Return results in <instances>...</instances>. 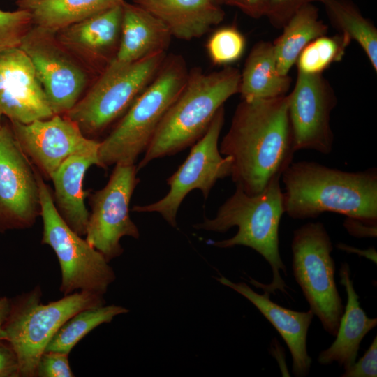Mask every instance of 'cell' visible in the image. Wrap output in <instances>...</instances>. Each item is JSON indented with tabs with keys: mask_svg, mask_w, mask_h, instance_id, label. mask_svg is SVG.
<instances>
[{
	"mask_svg": "<svg viewBox=\"0 0 377 377\" xmlns=\"http://www.w3.org/2000/svg\"><path fill=\"white\" fill-rule=\"evenodd\" d=\"M291 250L293 275L309 309L335 337L344 306L334 279L332 243L324 224L309 222L295 230Z\"/></svg>",
	"mask_w": 377,
	"mask_h": 377,
	"instance_id": "9",
	"label": "cell"
},
{
	"mask_svg": "<svg viewBox=\"0 0 377 377\" xmlns=\"http://www.w3.org/2000/svg\"><path fill=\"white\" fill-rule=\"evenodd\" d=\"M30 59L54 114H64L81 98L93 73L57 39L34 25L19 47Z\"/></svg>",
	"mask_w": 377,
	"mask_h": 377,
	"instance_id": "11",
	"label": "cell"
},
{
	"mask_svg": "<svg viewBox=\"0 0 377 377\" xmlns=\"http://www.w3.org/2000/svg\"><path fill=\"white\" fill-rule=\"evenodd\" d=\"M166 56L163 52L132 63L112 59L64 115L87 138L101 133L126 112L156 77Z\"/></svg>",
	"mask_w": 377,
	"mask_h": 377,
	"instance_id": "7",
	"label": "cell"
},
{
	"mask_svg": "<svg viewBox=\"0 0 377 377\" xmlns=\"http://www.w3.org/2000/svg\"><path fill=\"white\" fill-rule=\"evenodd\" d=\"M269 0H225V4L237 7L254 19L266 16Z\"/></svg>",
	"mask_w": 377,
	"mask_h": 377,
	"instance_id": "35",
	"label": "cell"
},
{
	"mask_svg": "<svg viewBox=\"0 0 377 377\" xmlns=\"http://www.w3.org/2000/svg\"><path fill=\"white\" fill-rule=\"evenodd\" d=\"M377 376V337L376 336L364 355L344 370L341 377Z\"/></svg>",
	"mask_w": 377,
	"mask_h": 377,
	"instance_id": "33",
	"label": "cell"
},
{
	"mask_svg": "<svg viewBox=\"0 0 377 377\" xmlns=\"http://www.w3.org/2000/svg\"><path fill=\"white\" fill-rule=\"evenodd\" d=\"M1 115H2V114H1V111H0V127H1Z\"/></svg>",
	"mask_w": 377,
	"mask_h": 377,
	"instance_id": "41",
	"label": "cell"
},
{
	"mask_svg": "<svg viewBox=\"0 0 377 377\" xmlns=\"http://www.w3.org/2000/svg\"><path fill=\"white\" fill-rule=\"evenodd\" d=\"M217 281L252 303L274 326L286 342L291 354L292 371L297 377L306 376L310 371L311 358L308 354L306 340L309 326L314 314L308 311H293L279 305L269 295L255 292L244 282H233L225 276Z\"/></svg>",
	"mask_w": 377,
	"mask_h": 377,
	"instance_id": "18",
	"label": "cell"
},
{
	"mask_svg": "<svg viewBox=\"0 0 377 377\" xmlns=\"http://www.w3.org/2000/svg\"><path fill=\"white\" fill-rule=\"evenodd\" d=\"M40 214L36 168L10 125L0 127V232L31 227Z\"/></svg>",
	"mask_w": 377,
	"mask_h": 377,
	"instance_id": "13",
	"label": "cell"
},
{
	"mask_svg": "<svg viewBox=\"0 0 377 377\" xmlns=\"http://www.w3.org/2000/svg\"><path fill=\"white\" fill-rule=\"evenodd\" d=\"M121 39L114 60L132 63L166 52L172 35L161 20L135 3L122 4Z\"/></svg>",
	"mask_w": 377,
	"mask_h": 377,
	"instance_id": "21",
	"label": "cell"
},
{
	"mask_svg": "<svg viewBox=\"0 0 377 377\" xmlns=\"http://www.w3.org/2000/svg\"><path fill=\"white\" fill-rule=\"evenodd\" d=\"M188 71L182 56L167 54L151 82L100 142L101 168L135 163L147 149L163 116L183 89Z\"/></svg>",
	"mask_w": 377,
	"mask_h": 377,
	"instance_id": "5",
	"label": "cell"
},
{
	"mask_svg": "<svg viewBox=\"0 0 377 377\" xmlns=\"http://www.w3.org/2000/svg\"><path fill=\"white\" fill-rule=\"evenodd\" d=\"M125 0H26L16 3L31 14L34 25L56 32L122 4Z\"/></svg>",
	"mask_w": 377,
	"mask_h": 377,
	"instance_id": "25",
	"label": "cell"
},
{
	"mask_svg": "<svg viewBox=\"0 0 377 377\" xmlns=\"http://www.w3.org/2000/svg\"><path fill=\"white\" fill-rule=\"evenodd\" d=\"M339 276L340 283L344 286L347 294V304L334 341L320 353L317 360L322 365L336 362L346 370L356 361L360 343L366 334L377 325V318L368 317L361 308L347 263L341 264Z\"/></svg>",
	"mask_w": 377,
	"mask_h": 377,
	"instance_id": "19",
	"label": "cell"
},
{
	"mask_svg": "<svg viewBox=\"0 0 377 377\" xmlns=\"http://www.w3.org/2000/svg\"><path fill=\"white\" fill-rule=\"evenodd\" d=\"M128 309L117 305L98 306L82 309L68 319L54 334L45 351L69 354L73 348L98 325L111 322Z\"/></svg>",
	"mask_w": 377,
	"mask_h": 377,
	"instance_id": "27",
	"label": "cell"
},
{
	"mask_svg": "<svg viewBox=\"0 0 377 377\" xmlns=\"http://www.w3.org/2000/svg\"><path fill=\"white\" fill-rule=\"evenodd\" d=\"M232 160L230 177L251 195L261 193L293 162L295 152L288 95L237 105L219 147Z\"/></svg>",
	"mask_w": 377,
	"mask_h": 377,
	"instance_id": "1",
	"label": "cell"
},
{
	"mask_svg": "<svg viewBox=\"0 0 377 377\" xmlns=\"http://www.w3.org/2000/svg\"><path fill=\"white\" fill-rule=\"evenodd\" d=\"M225 121L224 106L214 117L205 135L194 145L188 156L166 180L168 193L159 200L146 205H135L137 212H157L172 227L181 203L192 191L200 190L207 199L219 179L230 177L232 160L219 151V139Z\"/></svg>",
	"mask_w": 377,
	"mask_h": 377,
	"instance_id": "10",
	"label": "cell"
},
{
	"mask_svg": "<svg viewBox=\"0 0 377 377\" xmlns=\"http://www.w3.org/2000/svg\"><path fill=\"white\" fill-rule=\"evenodd\" d=\"M137 172L135 164H116L106 185L89 195L86 240L108 262L123 253V237H140L129 215L130 201L140 181Z\"/></svg>",
	"mask_w": 377,
	"mask_h": 377,
	"instance_id": "12",
	"label": "cell"
},
{
	"mask_svg": "<svg viewBox=\"0 0 377 377\" xmlns=\"http://www.w3.org/2000/svg\"><path fill=\"white\" fill-rule=\"evenodd\" d=\"M239 82L240 71L232 66L212 73L200 68L189 70L183 89L161 121L137 170L198 142L217 111L239 93Z\"/></svg>",
	"mask_w": 377,
	"mask_h": 377,
	"instance_id": "4",
	"label": "cell"
},
{
	"mask_svg": "<svg viewBox=\"0 0 377 377\" xmlns=\"http://www.w3.org/2000/svg\"><path fill=\"white\" fill-rule=\"evenodd\" d=\"M10 125L23 152L48 179L69 156L98 153L100 142L86 137L77 124L64 114L27 124L10 121Z\"/></svg>",
	"mask_w": 377,
	"mask_h": 377,
	"instance_id": "15",
	"label": "cell"
},
{
	"mask_svg": "<svg viewBox=\"0 0 377 377\" xmlns=\"http://www.w3.org/2000/svg\"><path fill=\"white\" fill-rule=\"evenodd\" d=\"M217 3L220 5L225 4V0H216Z\"/></svg>",
	"mask_w": 377,
	"mask_h": 377,
	"instance_id": "39",
	"label": "cell"
},
{
	"mask_svg": "<svg viewBox=\"0 0 377 377\" xmlns=\"http://www.w3.org/2000/svg\"><path fill=\"white\" fill-rule=\"evenodd\" d=\"M337 247L340 250H343L346 252L353 253L359 256L365 257L376 263V251L374 248L371 247L367 249H360L343 243H339L337 245Z\"/></svg>",
	"mask_w": 377,
	"mask_h": 377,
	"instance_id": "37",
	"label": "cell"
},
{
	"mask_svg": "<svg viewBox=\"0 0 377 377\" xmlns=\"http://www.w3.org/2000/svg\"><path fill=\"white\" fill-rule=\"evenodd\" d=\"M352 40L345 34L322 35L311 40L296 61L297 72L323 74L334 63L341 61Z\"/></svg>",
	"mask_w": 377,
	"mask_h": 377,
	"instance_id": "28",
	"label": "cell"
},
{
	"mask_svg": "<svg viewBox=\"0 0 377 377\" xmlns=\"http://www.w3.org/2000/svg\"><path fill=\"white\" fill-rule=\"evenodd\" d=\"M34 26L31 14L25 9L0 10V53L19 47L22 38Z\"/></svg>",
	"mask_w": 377,
	"mask_h": 377,
	"instance_id": "30",
	"label": "cell"
},
{
	"mask_svg": "<svg viewBox=\"0 0 377 377\" xmlns=\"http://www.w3.org/2000/svg\"><path fill=\"white\" fill-rule=\"evenodd\" d=\"M133 3L161 20L172 37L184 40L202 37L225 17L216 0H133Z\"/></svg>",
	"mask_w": 377,
	"mask_h": 377,
	"instance_id": "20",
	"label": "cell"
},
{
	"mask_svg": "<svg viewBox=\"0 0 377 377\" xmlns=\"http://www.w3.org/2000/svg\"><path fill=\"white\" fill-rule=\"evenodd\" d=\"M0 340V377L20 376L17 356L10 345Z\"/></svg>",
	"mask_w": 377,
	"mask_h": 377,
	"instance_id": "34",
	"label": "cell"
},
{
	"mask_svg": "<svg viewBox=\"0 0 377 377\" xmlns=\"http://www.w3.org/2000/svg\"><path fill=\"white\" fill-rule=\"evenodd\" d=\"M280 179L275 178L261 193L253 195L236 186L234 193L219 207L214 217L205 218L193 225L197 230L222 233L237 227L233 237L212 244L222 249L244 246L260 254L271 267L272 280L268 284L254 279L250 282L269 295L276 290L287 293L281 274L287 275V269L279 252V230L285 213Z\"/></svg>",
	"mask_w": 377,
	"mask_h": 377,
	"instance_id": "3",
	"label": "cell"
},
{
	"mask_svg": "<svg viewBox=\"0 0 377 377\" xmlns=\"http://www.w3.org/2000/svg\"><path fill=\"white\" fill-rule=\"evenodd\" d=\"M122 4L55 32L58 41L98 75L114 59L118 51L121 32Z\"/></svg>",
	"mask_w": 377,
	"mask_h": 377,
	"instance_id": "17",
	"label": "cell"
},
{
	"mask_svg": "<svg viewBox=\"0 0 377 377\" xmlns=\"http://www.w3.org/2000/svg\"><path fill=\"white\" fill-rule=\"evenodd\" d=\"M281 179L284 212L295 219L334 212L377 223V170L348 172L315 161L292 162Z\"/></svg>",
	"mask_w": 377,
	"mask_h": 377,
	"instance_id": "2",
	"label": "cell"
},
{
	"mask_svg": "<svg viewBox=\"0 0 377 377\" xmlns=\"http://www.w3.org/2000/svg\"><path fill=\"white\" fill-rule=\"evenodd\" d=\"M288 95L295 151L307 149L330 154L334 143L330 117L337 100L329 81L323 74L297 72L295 86Z\"/></svg>",
	"mask_w": 377,
	"mask_h": 377,
	"instance_id": "14",
	"label": "cell"
},
{
	"mask_svg": "<svg viewBox=\"0 0 377 377\" xmlns=\"http://www.w3.org/2000/svg\"><path fill=\"white\" fill-rule=\"evenodd\" d=\"M36 175L43 222L41 243L50 246L59 260L60 291L64 295L80 290L104 296L116 279L113 269L102 253L66 223L55 207L49 186L36 168Z\"/></svg>",
	"mask_w": 377,
	"mask_h": 377,
	"instance_id": "8",
	"label": "cell"
},
{
	"mask_svg": "<svg viewBox=\"0 0 377 377\" xmlns=\"http://www.w3.org/2000/svg\"><path fill=\"white\" fill-rule=\"evenodd\" d=\"M12 308V303L4 297L0 296V340H3V327L8 320Z\"/></svg>",
	"mask_w": 377,
	"mask_h": 377,
	"instance_id": "38",
	"label": "cell"
},
{
	"mask_svg": "<svg viewBox=\"0 0 377 377\" xmlns=\"http://www.w3.org/2000/svg\"><path fill=\"white\" fill-rule=\"evenodd\" d=\"M14 1H15V2L17 3V2H20V1H26V0H14Z\"/></svg>",
	"mask_w": 377,
	"mask_h": 377,
	"instance_id": "40",
	"label": "cell"
},
{
	"mask_svg": "<svg viewBox=\"0 0 377 377\" xmlns=\"http://www.w3.org/2000/svg\"><path fill=\"white\" fill-rule=\"evenodd\" d=\"M0 111L24 124L54 115L30 59L19 47L0 53Z\"/></svg>",
	"mask_w": 377,
	"mask_h": 377,
	"instance_id": "16",
	"label": "cell"
},
{
	"mask_svg": "<svg viewBox=\"0 0 377 377\" xmlns=\"http://www.w3.org/2000/svg\"><path fill=\"white\" fill-rule=\"evenodd\" d=\"M93 165L100 167L98 153L74 154L67 158L52 173V195L55 207L66 223L78 235L86 234L89 217L84 199L83 179Z\"/></svg>",
	"mask_w": 377,
	"mask_h": 377,
	"instance_id": "22",
	"label": "cell"
},
{
	"mask_svg": "<svg viewBox=\"0 0 377 377\" xmlns=\"http://www.w3.org/2000/svg\"><path fill=\"white\" fill-rule=\"evenodd\" d=\"M68 354L59 351H45L38 360L36 376L73 377Z\"/></svg>",
	"mask_w": 377,
	"mask_h": 377,
	"instance_id": "31",
	"label": "cell"
},
{
	"mask_svg": "<svg viewBox=\"0 0 377 377\" xmlns=\"http://www.w3.org/2000/svg\"><path fill=\"white\" fill-rule=\"evenodd\" d=\"M343 226L352 236L359 238L376 237L377 223H371L359 219L346 217Z\"/></svg>",
	"mask_w": 377,
	"mask_h": 377,
	"instance_id": "36",
	"label": "cell"
},
{
	"mask_svg": "<svg viewBox=\"0 0 377 377\" xmlns=\"http://www.w3.org/2000/svg\"><path fill=\"white\" fill-rule=\"evenodd\" d=\"M291 77L277 70L272 43L260 41L250 51L242 72L239 94L242 100L268 99L287 94Z\"/></svg>",
	"mask_w": 377,
	"mask_h": 377,
	"instance_id": "23",
	"label": "cell"
},
{
	"mask_svg": "<svg viewBox=\"0 0 377 377\" xmlns=\"http://www.w3.org/2000/svg\"><path fill=\"white\" fill-rule=\"evenodd\" d=\"M320 3L332 25L359 44L376 72L377 29L374 24L352 0H323Z\"/></svg>",
	"mask_w": 377,
	"mask_h": 377,
	"instance_id": "26",
	"label": "cell"
},
{
	"mask_svg": "<svg viewBox=\"0 0 377 377\" xmlns=\"http://www.w3.org/2000/svg\"><path fill=\"white\" fill-rule=\"evenodd\" d=\"M283 32L272 43L278 71L288 75L302 50L313 39L327 32L318 8L308 4L298 10L283 27Z\"/></svg>",
	"mask_w": 377,
	"mask_h": 377,
	"instance_id": "24",
	"label": "cell"
},
{
	"mask_svg": "<svg viewBox=\"0 0 377 377\" xmlns=\"http://www.w3.org/2000/svg\"><path fill=\"white\" fill-rule=\"evenodd\" d=\"M246 45L244 36L235 26H225L211 34L206 50L214 65L228 66L242 57Z\"/></svg>",
	"mask_w": 377,
	"mask_h": 377,
	"instance_id": "29",
	"label": "cell"
},
{
	"mask_svg": "<svg viewBox=\"0 0 377 377\" xmlns=\"http://www.w3.org/2000/svg\"><path fill=\"white\" fill-rule=\"evenodd\" d=\"M36 288L22 296L12 308L3 327V340L17 354L20 376H36L41 355L59 328L78 311L104 305V296L88 291L74 292L47 304Z\"/></svg>",
	"mask_w": 377,
	"mask_h": 377,
	"instance_id": "6",
	"label": "cell"
},
{
	"mask_svg": "<svg viewBox=\"0 0 377 377\" xmlns=\"http://www.w3.org/2000/svg\"><path fill=\"white\" fill-rule=\"evenodd\" d=\"M323 0H269L266 16L275 28H283L301 8Z\"/></svg>",
	"mask_w": 377,
	"mask_h": 377,
	"instance_id": "32",
	"label": "cell"
}]
</instances>
